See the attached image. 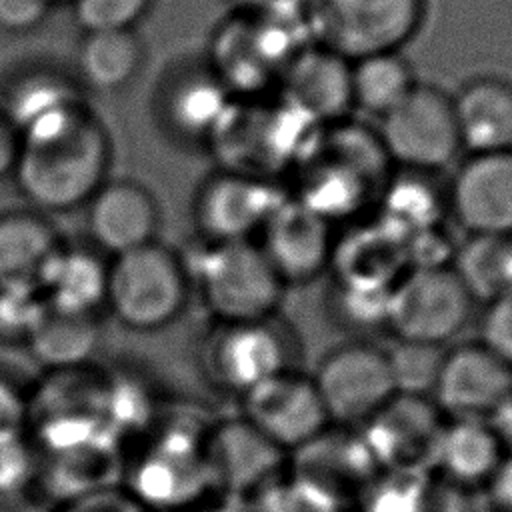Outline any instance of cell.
<instances>
[{
    "label": "cell",
    "instance_id": "obj_24",
    "mask_svg": "<svg viewBox=\"0 0 512 512\" xmlns=\"http://www.w3.org/2000/svg\"><path fill=\"white\" fill-rule=\"evenodd\" d=\"M460 146L468 154H500L512 146V82L476 76L452 96Z\"/></svg>",
    "mask_w": 512,
    "mask_h": 512
},
{
    "label": "cell",
    "instance_id": "obj_13",
    "mask_svg": "<svg viewBox=\"0 0 512 512\" xmlns=\"http://www.w3.org/2000/svg\"><path fill=\"white\" fill-rule=\"evenodd\" d=\"M512 392V368L478 340L446 348L430 400L444 418L484 420Z\"/></svg>",
    "mask_w": 512,
    "mask_h": 512
},
{
    "label": "cell",
    "instance_id": "obj_36",
    "mask_svg": "<svg viewBox=\"0 0 512 512\" xmlns=\"http://www.w3.org/2000/svg\"><path fill=\"white\" fill-rule=\"evenodd\" d=\"M40 472L38 454L22 434L0 444V496H18Z\"/></svg>",
    "mask_w": 512,
    "mask_h": 512
},
{
    "label": "cell",
    "instance_id": "obj_35",
    "mask_svg": "<svg viewBox=\"0 0 512 512\" xmlns=\"http://www.w3.org/2000/svg\"><path fill=\"white\" fill-rule=\"evenodd\" d=\"M74 22L84 32L136 30L156 0H68Z\"/></svg>",
    "mask_w": 512,
    "mask_h": 512
},
{
    "label": "cell",
    "instance_id": "obj_11",
    "mask_svg": "<svg viewBox=\"0 0 512 512\" xmlns=\"http://www.w3.org/2000/svg\"><path fill=\"white\" fill-rule=\"evenodd\" d=\"M240 402V416L288 456L330 426L312 376L298 368L262 382Z\"/></svg>",
    "mask_w": 512,
    "mask_h": 512
},
{
    "label": "cell",
    "instance_id": "obj_44",
    "mask_svg": "<svg viewBox=\"0 0 512 512\" xmlns=\"http://www.w3.org/2000/svg\"><path fill=\"white\" fill-rule=\"evenodd\" d=\"M18 148H20V136L0 110V182L12 176Z\"/></svg>",
    "mask_w": 512,
    "mask_h": 512
},
{
    "label": "cell",
    "instance_id": "obj_10",
    "mask_svg": "<svg viewBox=\"0 0 512 512\" xmlns=\"http://www.w3.org/2000/svg\"><path fill=\"white\" fill-rule=\"evenodd\" d=\"M284 198L270 178L220 168L204 178L194 196L192 216L200 240H256Z\"/></svg>",
    "mask_w": 512,
    "mask_h": 512
},
{
    "label": "cell",
    "instance_id": "obj_20",
    "mask_svg": "<svg viewBox=\"0 0 512 512\" xmlns=\"http://www.w3.org/2000/svg\"><path fill=\"white\" fill-rule=\"evenodd\" d=\"M234 102L206 62L184 64L172 70L158 90V118L176 140L208 144Z\"/></svg>",
    "mask_w": 512,
    "mask_h": 512
},
{
    "label": "cell",
    "instance_id": "obj_7",
    "mask_svg": "<svg viewBox=\"0 0 512 512\" xmlns=\"http://www.w3.org/2000/svg\"><path fill=\"white\" fill-rule=\"evenodd\" d=\"M374 134L386 160L408 172L436 174L462 152L452 96L432 84L418 82Z\"/></svg>",
    "mask_w": 512,
    "mask_h": 512
},
{
    "label": "cell",
    "instance_id": "obj_28",
    "mask_svg": "<svg viewBox=\"0 0 512 512\" xmlns=\"http://www.w3.org/2000/svg\"><path fill=\"white\" fill-rule=\"evenodd\" d=\"M144 58V42L136 30L84 32L76 48L74 76L84 92L112 94L138 76Z\"/></svg>",
    "mask_w": 512,
    "mask_h": 512
},
{
    "label": "cell",
    "instance_id": "obj_32",
    "mask_svg": "<svg viewBox=\"0 0 512 512\" xmlns=\"http://www.w3.org/2000/svg\"><path fill=\"white\" fill-rule=\"evenodd\" d=\"M252 512H350V504L288 468L256 492Z\"/></svg>",
    "mask_w": 512,
    "mask_h": 512
},
{
    "label": "cell",
    "instance_id": "obj_19",
    "mask_svg": "<svg viewBox=\"0 0 512 512\" xmlns=\"http://www.w3.org/2000/svg\"><path fill=\"white\" fill-rule=\"evenodd\" d=\"M350 66L344 56L308 42L282 70L280 96L318 128L340 124L354 110Z\"/></svg>",
    "mask_w": 512,
    "mask_h": 512
},
{
    "label": "cell",
    "instance_id": "obj_6",
    "mask_svg": "<svg viewBox=\"0 0 512 512\" xmlns=\"http://www.w3.org/2000/svg\"><path fill=\"white\" fill-rule=\"evenodd\" d=\"M474 306L450 266H408L390 288L386 332L398 342L446 346L468 326Z\"/></svg>",
    "mask_w": 512,
    "mask_h": 512
},
{
    "label": "cell",
    "instance_id": "obj_3",
    "mask_svg": "<svg viewBox=\"0 0 512 512\" xmlns=\"http://www.w3.org/2000/svg\"><path fill=\"white\" fill-rule=\"evenodd\" d=\"M308 42L304 20L232 12L214 28L204 62L234 98H254L278 86L286 64Z\"/></svg>",
    "mask_w": 512,
    "mask_h": 512
},
{
    "label": "cell",
    "instance_id": "obj_21",
    "mask_svg": "<svg viewBox=\"0 0 512 512\" xmlns=\"http://www.w3.org/2000/svg\"><path fill=\"white\" fill-rule=\"evenodd\" d=\"M286 468L348 504L356 502L368 482L380 472L360 430L334 424L292 452Z\"/></svg>",
    "mask_w": 512,
    "mask_h": 512
},
{
    "label": "cell",
    "instance_id": "obj_29",
    "mask_svg": "<svg viewBox=\"0 0 512 512\" xmlns=\"http://www.w3.org/2000/svg\"><path fill=\"white\" fill-rule=\"evenodd\" d=\"M26 346L52 372L82 370L102 346V326L98 316L46 310Z\"/></svg>",
    "mask_w": 512,
    "mask_h": 512
},
{
    "label": "cell",
    "instance_id": "obj_5",
    "mask_svg": "<svg viewBox=\"0 0 512 512\" xmlns=\"http://www.w3.org/2000/svg\"><path fill=\"white\" fill-rule=\"evenodd\" d=\"M426 0H308L304 26L310 42L346 60L402 52L420 32Z\"/></svg>",
    "mask_w": 512,
    "mask_h": 512
},
{
    "label": "cell",
    "instance_id": "obj_42",
    "mask_svg": "<svg viewBox=\"0 0 512 512\" xmlns=\"http://www.w3.org/2000/svg\"><path fill=\"white\" fill-rule=\"evenodd\" d=\"M62 512H142V506L132 498L94 494L88 498H78Z\"/></svg>",
    "mask_w": 512,
    "mask_h": 512
},
{
    "label": "cell",
    "instance_id": "obj_45",
    "mask_svg": "<svg viewBox=\"0 0 512 512\" xmlns=\"http://www.w3.org/2000/svg\"><path fill=\"white\" fill-rule=\"evenodd\" d=\"M206 512H252L250 508V500L248 498H238V496H222V500L210 508H206Z\"/></svg>",
    "mask_w": 512,
    "mask_h": 512
},
{
    "label": "cell",
    "instance_id": "obj_17",
    "mask_svg": "<svg viewBox=\"0 0 512 512\" xmlns=\"http://www.w3.org/2000/svg\"><path fill=\"white\" fill-rule=\"evenodd\" d=\"M264 256L288 286L306 284L332 264V224L302 206L284 198L256 238Z\"/></svg>",
    "mask_w": 512,
    "mask_h": 512
},
{
    "label": "cell",
    "instance_id": "obj_25",
    "mask_svg": "<svg viewBox=\"0 0 512 512\" xmlns=\"http://www.w3.org/2000/svg\"><path fill=\"white\" fill-rule=\"evenodd\" d=\"M504 450L480 418H446L434 442L428 470L442 482L468 490L486 486Z\"/></svg>",
    "mask_w": 512,
    "mask_h": 512
},
{
    "label": "cell",
    "instance_id": "obj_2",
    "mask_svg": "<svg viewBox=\"0 0 512 512\" xmlns=\"http://www.w3.org/2000/svg\"><path fill=\"white\" fill-rule=\"evenodd\" d=\"M192 292L214 322H254L278 316L286 284L256 240L204 242L182 256Z\"/></svg>",
    "mask_w": 512,
    "mask_h": 512
},
{
    "label": "cell",
    "instance_id": "obj_8",
    "mask_svg": "<svg viewBox=\"0 0 512 512\" xmlns=\"http://www.w3.org/2000/svg\"><path fill=\"white\" fill-rule=\"evenodd\" d=\"M212 382L238 398L262 382L296 368V338L278 316L254 322H214L204 342Z\"/></svg>",
    "mask_w": 512,
    "mask_h": 512
},
{
    "label": "cell",
    "instance_id": "obj_34",
    "mask_svg": "<svg viewBox=\"0 0 512 512\" xmlns=\"http://www.w3.org/2000/svg\"><path fill=\"white\" fill-rule=\"evenodd\" d=\"M48 306L30 284H0V342L26 344Z\"/></svg>",
    "mask_w": 512,
    "mask_h": 512
},
{
    "label": "cell",
    "instance_id": "obj_38",
    "mask_svg": "<svg viewBox=\"0 0 512 512\" xmlns=\"http://www.w3.org/2000/svg\"><path fill=\"white\" fill-rule=\"evenodd\" d=\"M54 8V0H0V32L30 34L40 28Z\"/></svg>",
    "mask_w": 512,
    "mask_h": 512
},
{
    "label": "cell",
    "instance_id": "obj_30",
    "mask_svg": "<svg viewBox=\"0 0 512 512\" xmlns=\"http://www.w3.org/2000/svg\"><path fill=\"white\" fill-rule=\"evenodd\" d=\"M450 268L476 304L512 290V236L468 234L450 258Z\"/></svg>",
    "mask_w": 512,
    "mask_h": 512
},
{
    "label": "cell",
    "instance_id": "obj_40",
    "mask_svg": "<svg viewBox=\"0 0 512 512\" xmlns=\"http://www.w3.org/2000/svg\"><path fill=\"white\" fill-rule=\"evenodd\" d=\"M236 14L276 20H304L308 0H228Z\"/></svg>",
    "mask_w": 512,
    "mask_h": 512
},
{
    "label": "cell",
    "instance_id": "obj_15",
    "mask_svg": "<svg viewBox=\"0 0 512 512\" xmlns=\"http://www.w3.org/2000/svg\"><path fill=\"white\" fill-rule=\"evenodd\" d=\"M88 244L108 260L158 240L160 208L134 180H106L84 206Z\"/></svg>",
    "mask_w": 512,
    "mask_h": 512
},
{
    "label": "cell",
    "instance_id": "obj_18",
    "mask_svg": "<svg viewBox=\"0 0 512 512\" xmlns=\"http://www.w3.org/2000/svg\"><path fill=\"white\" fill-rule=\"evenodd\" d=\"M444 420L428 396L396 394L358 430L380 470H428Z\"/></svg>",
    "mask_w": 512,
    "mask_h": 512
},
{
    "label": "cell",
    "instance_id": "obj_9",
    "mask_svg": "<svg viewBox=\"0 0 512 512\" xmlns=\"http://www.w3.org/2000/svg\"><path fill=\"white\" fill-rule=\"evenodd\" d=\"M312 382L330 424L364 426L396 394L388 350L368 340L344 342L322 356Z\"/></svg>",
    "mask_w": 512,
    "mask_h": 512
},
{
    "label": "cell",
    "instance_id": "obj_23",
    "mask_svg": "<svg viewBox=\"0 0 512 512\" xmlns=\"http://www.w3.org/2000/svg\"><path fill=\"white\" fill-rule=\"evenodd\" d=\"M36 286L48 310L98 316L106 308L108 258L88 242L64 240L46 262Z\"/></svg>",
    "mask_w": 512,
    "mask_h": 512
},
{
    "label": "cell",
    "instance_id": "obj_33",
    "mask_svg": "<svg viewBox=\"0 0 512 512\" xmlns=\"http://www.w3.org/2000/svg\"><path fill=\"white\" fill-rule=\"evenodd\" d=\"M444 346H428L414 342H398L388 350L394 382L398 394H414L428 396L434 386Z\"/></svg>",
    "mask_w": 512,
    "mask_h": 512
},
{
    "label": "cell",
    "instance_id": "obj_43",
    "mask_svg": "<svg viewBox=\"0 0 512 512\" xmlns=\"http://www.w3.org/2000/svg\"><path fill=\"white\" fill-rule=\"evenodd\" d=\"M504 452H512V392L484 418Z\"/></svg>",
    "mask_w": 512,
    "mask_h": 512
},
{
    "label": "cell",
    "instance_id": "obj_47",
    "mask_svg": "<svg viewBox=\"0 0 512 512\" xmlns=\"http://www.w3.org/2000/svg\"><path fill=\"white\" fill-rule=\"evenodd\" d=\"M56 2H60V0H54V4H56Z\"/></svg>",
    "mask_w": 512,
    "mask_h": 512
},
{
    "label": "cell",
    "instance_id": "obj_1",
    "mask_svg": "<svg viewBox=\"0 0 512 512\" xmlns=\"http://www.w3.org/2000/svg\"><path fill=\"white\" fill-rule=\"evenodd\" d=\"M110 164V134L84 104L20 136L10 178L32 210L72 212L108 180Z\"/></svg>",
    "mask_w": 512,
    "mask_h": 512
},
{
    "label": "cell",
    "instance_id": "obj_22",
    "mask_svg": "<svg viewBox=\"0 0 512 512\" xmlns=\"http://www.w3.org/2000/svg\"><path fill=\"white\" fill-rule=\"evenodd\" d=\"M88 104L76 76L56 64H26L0 84V110L24 136Z\"/></svg>",
    "mask_w": 512,
    "mask_h": 512
},
{
    "label": "cell",
    "instance_id": "obj_27",
    "mask_svg": "<svg viewBox=\"0 0 512 512\" xmlns=\"http://www.w3.org/2000/svg\"><path fill=\"white\" fill-rule=\"evenodd\" d=\"M62 236L32 208L0 212V284H30L38 278L62 244Z\"/></svg>",
    "mask_w": 512,
    "mask_h": 512
},
{
    "label": "cell",
    "instance_id": "obj_39",
    "mask_svg": "<svg viewBox=\"0 0 512 512\" xmlns=\"http://www.w3.org/2000/svg\"><path fill=\"white\" fill-rule=\"evenodd\" d=\"M30 418V402L24 392L0 374V444L26 434Z\"/></svg>",
    "mask_w": 512,
    "mask_h": 512
},
{
    "label": "cell",
    "instance_id": "obj_31",
    "mask_svg": "<svg viewBox=\"0 0 512 512\" xmlns=\"http://www.w3.org/2000/svg\"><path fill=\"white\" fill-rule=\"evenodd\" d=\"M416 84V74L402 52L370 54L350 66L352 106L376 118L398 106Z\"/></svg>",
    "mask_w": 512,
    "mask_h": 512
},
{
    "label": "cell",
    "instance_id": "obj_4",
    "mask_svg": "<svg viewBox=\"0 0 512 512\" xmlns=\"http://www.w3.org/2000/svg\"><path fill=\"white\" fill-rule=\"evenodd\" d=\"M190 294L182 254L160 240L108 260L106 308L128 330L156 332L174 324Z\"/></svg>",
    "mask_w": 512,
    "mask_h": 512
},
{
    "label": "cell",
    "instance_id": "obj_12",
    "mask_svg": "<svg viewBox=\"0 0 512 512\" xmlns=\"http://www.w3.org/2000/svg\"><path fill=\"white\" fill-rule=\"evenodd\" d=\"M196 434L184 426L168 428L138 460L132 486L140 506L178 508L214 486L206 462L208 430Z\"/></svg>",
    "mask_w": 512,
    "mask_h": 512
},
{
    "label": "cell",
    "instance_id": "obj_26",
    "mask_svg": "<svg viewBox=\"0 0 512 512\" xmlns=\"http://www.w3.org/2000/svg\"><path fill=\"white\" fill-rule=\"evenodd\" d=\"M458 490L426 468L380 470L358 496V512H466Z\"/></svg>",
    "mask_w": 512,
    "mask_h": 512
},
{
    "label": "cell",
    "instance_id": "obj_37",
    "mask_svg": "<svg viewBox=\"0 0 512 512\" xmlns=\"http://www.w3.org/2000/svg\"><path fill=\"white\" fill-rule=\"evenodd\" d=\"M478 342L512 368V290L482 304Z\"/></svg>",
    "mask_w": 512,
    "mask_h": 512
},
{
    "label": "cell",
    "instance_id": "obj_46",
    "mask_svg": "<svg viewBox=\"0 0 512 512\" xmlns=\"http://www.w3.org/2000/svg\"><path fill=\"white\" fill-rule=\"evenodd\" d=\"M508 154H510V158H512V146H510V150H508Z\"/></svg>",
    "mask_w": 512,
    "mask_h": 512
},
{
    "label": "cell",
    "instance_id": "obj_14",
    "mask_svg": "<svg viewBox=\"0 0 512 512\" xmlns=\"http://www.w3.org/2000/svg\"><path fill=\"white\" fill-rule=\"evenodd\" d=\"M446 208L466 234L512 236L510 154H468L446 186Z\"/></svg>",
    "mask_w": 512,
    "mask_h": 512
},
{
    "label": "cell",
    "instance_id": "obj_16",
    "mask_svg": "<svg viewBox=\"0 0 512 512\" xmlns=\"http://www.w3.org/2000/svg\"><path fill=\"white\" fill-rule=\"evenodd\" d=\"M206 462L212 484L222 494L252 498L286 470L288 454L236 416L208 430Z\"/></svg>",
    "mask_w": 512,
    "mask_h": 512
},
{
    "label": "cell",
    "instance_id": "obj_41",
    "mask_svg": "<svg viewBox=\"0 0 512 512\" xmlns=\"http://www.w3.org/2000/svg\"><path fill=\"white\" fill-rule=\"evenodd\" d=\"M484 488L494 512H512V452H504Z\"/></svg>",
    "mask_w": 512,
    "mask_h": 512
}]
</instances>
